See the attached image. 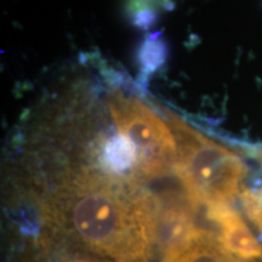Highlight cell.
I'll return each instance as SVG.
<instances>
[{"instance_id":"1","label":"cell","mask_w":262,"mask_h":262,"mask_svg":"<svg viewBox=\"0 0 262 262\" xmlns=\"http://www.w3.org/2000/svg\"><path fill=\"white\" fill-rule=\"evenodd\" d=\"M41 212L42 244L98 262H153L164 226L157 196L97 166L66 173Z\"/></svg>"},{"instance_id":"2","label":"cell","mask_w":262,"mask_h":262,"mask_svg":"<svg viewBox=\"0 0 262 262\" xmlns=\"http://www.w3.org/2000/svg\"><path fill=\"white\" fill-rule=\"evenodd\" d=\"M176 141L175 171L194 206L232 205L242 196L248 166L237 153L166 112Z\"/></svg>"},{"instance_id":"3","label":"cell","mask_w":262,"mask_h":262,"mask_svg":"<svg viewBox=\"0 0 262 262\" xmlns=\"http://www.w3.org/2000/svg\"><path fill=\"white\" fill-rule=\"evenodd\" d=\"M108 107L118 134L135 153L141 182L173 171L176 141L168 123L139 98L122 93L110 94Z\"/></svg>"},{"instance_id":"4","label":"cell","mask_w":262,"mask_h":262,"mask_svg":"<svg viewBox=\"0 0 262 262\" xmlns=\"http://www.w3.org/2000/svg\"><path fill=\"white\" fill-rule=\"evenodd\" d=\"M194 215L193 206L166 209L165 224L170 233L162 262H250L229 253L214 234L196 222Z\"/></svg>"},{"instance_id":"5","label":"cell","mask_w":262,"mask_h":262,"mask_svg":"<svg viewBox=\"0 0 262 262\" xmlns=\"http://www.w3.org/2000/svg\"><path fill=\"white\" fill-rule=\"evenodd\" d=\"M203 226L229 253L244 261L262 262V243L232 205L202 206Z\"/></svg>"},{"instance_id":"6","label":"cell","mask_w":262,"mask_h":262,"mask_svg":"<svg viewBox=\"0 0 262 262\" xmlns=\"http://www.w3.org/2000/svg\"><path fill=\"white\" fill-rule=\"evenodd\" d=\"M241 198L249 220L262 233V189L260 191L245 189Z\"/></svg>"},{"instance_id":"7","label":"cell","mask_w":262,"mask_h":262,"mask_svg":"<svg viewBox=\"0 0 262 262\" xmlns=\"http://www.w3.org/2000/svg\"><path fill=\"white\" fill-rule=\"evenodd\" d=\"M31 262H98L91 258L79 256V255L67 253V251L57 249L54 254H49V250L45 247H41V253L32 258Z\"/></svg>"},{"instance_id":"8","label":"cell","mask_w":262,"mask_h":262,"mask_svg":"<svg viewBox=\"0 0 262 262\" xmlns=\"http://www.w3.org/2000/svg\"><path fill=\"white\" fill-rule=\"evenodd\" d=\"M255 156H256V159L258 160V163L262 165V148H258L256 150V153H255Z\"/></svg>"}]
</instances>
